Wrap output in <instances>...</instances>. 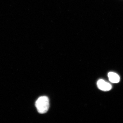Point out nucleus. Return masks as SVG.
Returning <instances> with one entry per match:
<instances>
[{
    "instance_id": "f03ea898",
    "label": "nucleus",
    "mask_w": 123,
    "mask_h": 123,
    "mask_svg": "<svg viewBox=\"0 0 123 123\" xmlns=\"http://www.w3.org/2000/svg\"><path fill=\"white\" fill-rule=\"evenodd\" d=\"M98 88L103 91H108L111 89L112 86L111 84L105 81L103 79H100L98 81L97 83Z\"/></svg>"
},
{
    "instance_id": "7ed1b4c3",
    "label": "nucleus",
    "mask_w": 123,
    "mask_h": 123,
    "mask_svg": "<svg viewBox=\"0 0 123 123\" xmlns=\"http://www.w3.org/2000/svg\"><path fill=\"white\" fill-rule=\"evenodd\" d=\"M109 80L111 82L114 83H117L119 82L120 80V78L118 74L114 72H110L108 75Z\"/></svg>"
},
{
    "instance_id": "f257e3e1",
    "label": "nucleus",
    "mask_w": 123,
    "mask_h": 123,
    "mask_svg": "<svg viewBox=\"0 0 123 123\" xmlns=\"http://www.w3.org/2000/svg\"><path fill=\"white\" fill-rule=\"evenodd\" d=\"M35 106L39 113L43 114L47 112L49 107V101L46 96L40 97L36 101Z\"/></svg>"
}]
</instances>
